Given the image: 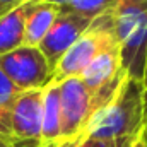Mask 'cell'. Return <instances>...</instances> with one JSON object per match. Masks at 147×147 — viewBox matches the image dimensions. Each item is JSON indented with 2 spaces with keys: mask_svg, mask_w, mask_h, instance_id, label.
Instances as JSON below:
<instances>
[{
  "mask_svg": "<svg viewBox=\"0 0 147 147\" xmlns=\"http://www.w3.org/2000/svg\"><path fill=\"white\" fill-rule=\"evenodd\" d=\"M62 139L60 118V87L58 82H50L43 92V120H41V142L50 144Z\"/></svg>",
  "mask_w": 147,
  "mask_h": 147,
  "instance_id": "30bf717a",
  "label": "cell"
},
{
  "mask_svg": "<svg viewBox=\"0 0 147 147\" xmlns=\"http://www.w3.org/2000/svg\"><path fill=\"white\" fill-rule=\"evenodd\" d=\"M62 139H84L86 128L96 115V103L80 77L58 82Z\"/></svg>",
  "mask_w": 147,
  "mask_h": 147,
  "instance_id": "5b68a950",
  "label": "cell"
},
{
  "mask_svg": "<svg viewBox=\"0 0 147 147\" xmlns=\"http://www.w3.org/2000/svg\"><path fill=\"white\" fill-rule=\"evenodd\" d=\"M0 147H22V146H16V144H12V142H7L5 139H2V137H0Z\"/></svg>",
  "mask_w": 147,
  "mask_h": 147,
  "instance_id": "d6986e66",
  "label": "cell"
},
{
  "mask_svg": "<svg viewBox=\"0 0 147 147\" xmlns=\"http://www.w3.org/2000/svg\"><path fill=\"white\" fill-rule=\"evenodd\" d=\"M146 94H147V92H146ZM140 135H142V139L147 142V106H146V120H144V128H142V134H140Z\"/></svg>",
  "mask_w": 147,
  "mask_h": 147,
  "instance_id": "ac0fdd59",
  "label": "cell"
},
{
  "mask_svg": "<svg viewBox=\"0 0 147 147\" xmlns=\"http://www.w3.org/2000/svg\"><path fill=\"white\" fill-rule=\"evenodd\" d=\"M33 0L24 2L0 19V57L24 45V26Z\"/></svg>",
  "mask_w": 147,
  "mask_h": 147,
  "instance_id": "8fae6325",
  "label": "cell"
},
{
  "mask_svg": "<svg viewBox=\"0 0 147 147\" xmlns=\"http://www.w3.org/2000/svg\"><path fill=\"white\" fill-rule=\"evenodd\" d=\"M43 92L45 89L21 91L14 101L10 132L14 142L22 147H33L41 142Z\"/></svg>",
  "mask_w": 147,
  "mask_h": 147,
  "instance_id": "ba28073f",
  "label": "cell"
},
{
  "mask_svg": "<svg viewBox=\"0 0 147 147\" xmlns=\"http://www.w3.org/2000/svg\"><path fill=\"white\" fill-rule=\"evenodd\" d=\"M147 94L142 82L125 77L111 99L89 121L84 139L134 144L144 128Z\"/></svg>",
  "mask_w": 147,
  "mask_h": 147,
  "instance_id": "6da1fadb",
  "label": "cell"
},
{
  "mask_svg": "<svg viewBox=\"0 0 147 147\" xmlns=\"http://www.w3.org/2000/svg\"><path fill=\"white\" fill-rule=\"evenodd\" d=\"M142 84H144L146 92H147V55H146V65H144V79H142Z\"/></svg>",
  "mask_w": 147,
  "mask_h": 147,
  "instance_id": "ffe728a7",
  "label": "cell"
},
{
  "mask_svg": "<svg viewBox=\"0 0 147 147\" xmlns=\"http://www.w3.org/2000/svg\"><path fill=\"white\" fill-rule=\"evenodd\" d=\"M60 7L46 2V0H33L31 9L26 17L24 26V45L22 46H39L48 31L51 29L53 22L60 14Z\"/></svg>",
  "mask_w": 147,
  "mask_h": 147,
  "instance_id": "9c48e42d",
  "label": "cell"
},
{
  "mask_svg": "<svg viewBox=\"0 0 147 147\" xmlns=\"http://www.w3.org/2000/svg\"><path fill=\"white\" fill-rule=\"evenodd\" d=\"M24 2H28V0H0V19L5 17L14 9H17L19 5H22Z\"/></svg>",
  "mask_w": 147,
  "mask_h": 147,
  "instance_id": "9a60e30c",
  "label": "cell"
},
{
  "mask_svg": "<svg viewBox=\"0 0 147 147\" xmlns=\"http://www.w3.org/2000/svg\"><path fill=\"white\" fill-rule=\"evenodd\" d=\"M46 2L55 3L60 9L75 10V12L84 14L87 17L98 19L101 16L110 14L111 10L115 9L118 0H46Z\"/></svg>",
  "mask_w": 147,
  "mask_h": 147,
  "instance_id": "4fadbf2b",
  "label": "cell"
},
{
  "mask_svg": "<svg viewBox=\"0 0 147 147\" xmlns=\"http://www.w3.org/2000/svg\"><path fill=\"white\" fill-rule=\"evenodd\" d=\"M125 77L127 74L121 67L118 46L98 55L80 74V80L92 94L98 111L111 99V96L115 94V91Z\"/></svg>",
  "mask_w": 147,
  "mask_h": 147,
  "instance_id": "8992f818",
  "label": "cell"
},
{
  "mask_svg": "<svg viewBox=\"0 0 147 147\" xmlns=\"http://www.w3.org/2000/svg\"><path fill=\"white\" fill-rule=\"evenodd\" d=\"M94 21L96 19L79 14L75 10H69V9L60 10L51 29L38 46L45 55V58L48 60L51 70L55 69L58 60L63 57V53L94 24Z\"/></svg>",
  "mask_w": 147,
  "mask_h": 147,
  "instance_id": "52a82bcc",
  "label": "cell"
},
{
  "mask_svg": "<svg viewBox=\"0 0 147 147\" xmlns=\"http://www.w3.org/2000/svg\"><path fill=\"white\" fill-rule=\"evenodd\" d=\"M82 139H60L57 142H50V144H36L33 147H77V144Z\"/></svg>",
  "mask_w": 147,
  "mask_h": 147,
  "instance_id": "2e32d148",
  "label": "cell"
},
{
  "mask_svg": "<svg viewBox=\"0 0 147 147\" xmlns=\"http://www.w3.org/2000/svg\"><path fill=\"white\" fill-rule=\"evenodd\" d=\"M0 70L19 91L45 89L53 70L38 46H19L0 57Z\"/></svg>",
  "mask_w": 147,
  "mask_h": 147,
  "instance_id": "277c9868",
  "label": "cell"
},
{
  "mask_svg": "<svg viewBox=\"0 0 147 147\" xmlns=\"http://www.w3.org/2000/svg\"><path fill=\"white\" fill-rule=\"evenodd\" d=\"M19 89L5 77V74L0 70V137L5 139L7 142H14L12 132H10V115L16 98L19 96ZM19 146V144H16Z\"/></svg>",
  "mask_w": 147,
  "mask_h": 147,
  "instance_id": "7c38bea8",
  "label": "cell"
},
{
  "mask_svg": "<svg viewBox=\"0 0 147 147\" xmlns=\"http://www.w3.org/2000/svg\"><path fill=\"white\" fill-rule=\"evenodd\" d=\"M115 46H118V43L115 38L110 12L106 16L98 17L94 24L63 53V57L58 60V63L53 69L51 82H62L65 79L80 77L84 69L98 55H101L103 51H108Z\"/></svg>",
  "mask_w": 147,
  "mask_h": 147,
  "instance_id": "3957f363",
  "label": "cell"
},
{
  "mask_svg": "<svg viewBox=\"0 0 147 147\" xmlns=\"http://www.w3.org/2000/svg\"><path fill=\"white\" fill-rule=\"evenodd\" d=\"M132 144H121V142H108V140H98V139H82L77 147H130Z\"/></svg>",
  "mask_w": 147,
  "mask_h": 147,
  "instance_id": "5bb4252c",
  "label": "cell"
},
{
  "mask_svg": "<svg viewBox=\"0 0 147 147\" xmlns=\"http://www.w3.org/2000/svg\"><path fill=\"white\" fill-rule=\"evenodd\" d=\"M111 21L123 70L142 82L147 55V0H118L111 10Z\"/></svg>",
  "mask_w": 147,
  "mask_h": 147,
  "instance_id": "7a4b0ae2",
  "label": "cell"
},
{
  "mask_svg": "<svg viewBox=\"0 0 147 147\" xmlns=\"http://www.w3.org/2000/svg\"><path fill=\"white\" fill-rule=\"evenodd\" d=\"M130 147H147V142L142 139V135H140V137H139V139H137V140H135Z\"/></svg>",
  "mask_w": 147,
  "mask_h": 147,
  "instance_id": "e0dca14e",
  "label": "cell"
}]
</instances>
